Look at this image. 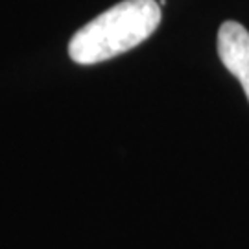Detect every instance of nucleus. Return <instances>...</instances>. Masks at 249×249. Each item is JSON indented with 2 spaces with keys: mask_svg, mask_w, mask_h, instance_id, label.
Segmentation results:
<instances>
[{
  "mask_svg": "<svg viewBox=\"0 0 249 249\" xmlns=\"http://www.w3.org/2000/svg\"><path fill=\"white\" fill-rule=\"evenodd\" d=\"M159 22L160 4L155 0H124L81 28L69 53L80 65L107 61L146 41Z\"/></svg>",
  "mask_w": 249,
  "mask_h": 249,
  "instance_id": "f257e3e1",
  "label": "nucleus"
},
{
  "mask_svg": "<svg viewBox=\"0 0 249 249\" xmlns=\"http://www.w3.org/2000/svg\"><path fill=\"white\" fill-rule=\"evenodd\" d=\"M218 53L225 69L240 81L249 100V32L236 20H225L218 32Z\"/></svg>",
  "mask_w": 249,
  "mask_h": 249,
  "instance_id": "f03ea898",
  "label": "nucleus"
}]
</instances>
